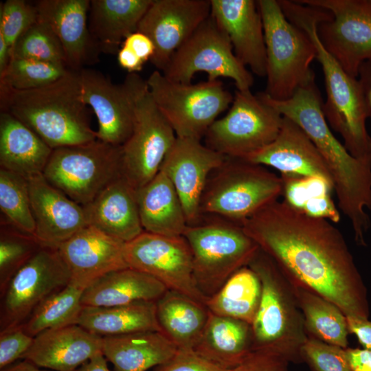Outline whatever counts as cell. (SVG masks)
<instances>
[{"instance_id": "6da1fadb", "label": "cell", "mask_w": 371, "mask_h": 371, "mask_svg": "<svg viewBox=\"0 0 371 371\" xmlns=\"http://www.w3.org/2000/svg\"><path fill=\"white\" fill-rule=\"evenodd\" d=\"M242 225L293 285L326 298L346 317L368 319L367 289L333 223L306 215L278 200Z\"/></svg>"}, {"instance_id": "7a4b0ae2", "label": "cell", "mask_w": 371, "mask_h": 371, "mask_svg": "<svg viewBox=\"0 0 371 371\" xmlns=\"http://www.w3.org/2000/svg\"><path fill=\"white\" fill-rule=\"evenodd\" d=\"M258 96L282 116L295 122L324 158L332 177L338 208L352 227L355 242L366 246L371 222V164L353 157L335 136L322 107L315 78L286 100H275L264 92Z\"/></svg>"}, {"instance_id": "3957f363", "label": "cell", "mask_w": 371, "mask_h": 371, "mask_svg": "<svg viewBox=\"0 0 371 371\" xmlns=\"http://www.w3.org/2000/svg\"><path fill=\"white\" fill-rule=\"evenodd\" d=\"M278 1L288 20L302 29L314 45L324 78L326 100L322 110L328 125L341 135L353 157L371 164V137L366 128L368 118L358 79L344 70L317 34L318 23L329 19L331 14L297 1Z\"/></svg>"}, {"instance_id": "277c9868", "label": "cell", "mask_w": 371, "mask_h": 371, "mask_svg": "<svg viewBox=\"0 0 371 371\" xmlns=\"http://www.w3.org/2000/svg\"><path fill=\"white\" fill-rule=\"evenodd\" d=\"M1 111L15 117L50 148L85 144L97 139L81 98L78 71L70 70L38 89H0Z\"/></svg>"}, {"instance_id": "5b68a950", "label": "cell", "mask_w": 371, "mask_h": 371, "mask_svg": "<svg viewBox=\"0 0 371 371\" xmlns=\"http://www.w3.org/2000/svg\"><path fill=\"white\" fill-rule=\"evenodd\" d=\"M248 266L261 282V296L251 324L252 350L278 354L290 362H302L308 336L294 286L276 262L260 248Z\"/></svg>"}, {"instance_id": "8992f818", "label": "cell", "mask_w": 371, "mask_h": 371, "mask_svg": "<svg viewBox=\"0 0 371 371\" xmlns=\"http://www.w3.org/2000/svg\"><path fill=\"white\" fill-rule=\"evenodd\" d=\"M282 182L266 168L241 158L226 157L210 175L201 203V215L243 223L279 200Z\"/></svg>"}, {"instance_id": "52a82bcc", "label": "cell", "mask_w": 371, "mask_h": 371, "mask_svg": "<svg viewBox=\"0 0 371 371\" xmlns=\"http://www.w3.org/2000/svg\"><path fill=\"white\" fill-rule=\"evenodd\" d=\"M183 236L192 251L195 284L207 298L248 266L259 249L242 225L216 216L202 215Z\"/></svg>"}, {"instance_id": "ba28073f", "label": "cell", "mask_w": 371, "mask_h": 371, "mask_svg": "<svg viewBox=\"0 0 371 371\" xmlns=\"http://www.w3.org/2000/svg\"><path fill=\"white\" fill-rule=\"evenodd\" d=\"M265 34L267 86L264 93L286 100L311 80L316 51L308 35L285 16L278 1L258 0Z\"/></svg>"}, {"instance_id": "9c48e42d", "label": "cell", "mask_w": 371, "mask_h": 371, "mask_svg": "<svg viewBox=\"0 0 371 371\" xmlns=\"http://www.w3.org/2000/svg\"><path fill=\"white\" fill-rule=\"evenodd\" d=\"M133 107L132 133L121 146L122 176L136 190L159 172L176 134L155 103L146 80L136 73L124 81Z\"/></svg>"}, {"instance_id": "30bf717a", "label": "cell", "mask_w": 371, "mask_h": 371, "mask_svg": "<svg viewBox=\"0 0 371 371\" xmlns=\"http://www.w3.org/2000/svg\"><path fill=\"white\" fill-rule=\"evenodd\" d=\"M43 175L50 184L84 207L122 177L121 146L96 139L53 149Z\"/></svg>"}, {"instance_id": "8fae6325", "label": "cell", "mask_w": 371, "mask_h": 371, "mask_svg": "<svg viewBox=\"0 0 371 371\" xmlns=\"http://www.w3.org/2000/svg\"><path fill=\"white\" fill-rule=\"evenodd\" d=\"M146 80L155 103L180 138L201 140L234 98L219 80L185 84L156 69Z\"/></svg>"}, {"instance_id": "7c38bea8", "label": "cell", "mask_w": 371, "mask_h": 371, "mask_svg": "<svg viewBox=\"0 0 371 371\" xmlns=\"http://www.w3.org/2000/svg\"><path fill=\"white\" fill-rule=\"evenodd\" d=\"M283 116L254 95L236 90L230 109L205 135V146L226 157L245 158L271 143L278 136Z\"/></svg>"}, {"instance_id": "4fadbf2b", "label": "cell", "mask_w": 371, "mask_h": 371, "mask_svg": "<svg viewBox=\"0 0 371 371\" xmlns=\"http://www.w3.org/2000/svg\"><path fill=\"white\" fill-rule=\"evenodd\" d=\"M207 74L208 80L228 78L237 90H249L254 84L252 74L236 56L229 37L210 16L175 52L161 72L168 79L191 83L198 72Z\"/></svg>"}, {"instance_id": "5bb4252c", "label": "cell", "mask_w": 371, "mask_h": 371, "mask_svg": "<svg viewBox=\"0 0 371 371\" xmlns=\"http://www.w3.org/2000/svg\"><path fill=\"white\" fill-rule=\"evenodd\" d=\"M70 282L58 249L42 246L1 291L0 332L23 325L41 302Z\"/></svg>"}, {"instance_id": "9a60e30c", "label": "cell", "mask_w": 371, "mask_h": 371, "mask_svg": "<svg viewBox=\"0 0 371 371\" xmlns=\"http://www.w3.org/2000/svg\"><path fill=\"white\" fill-rule=\"evenodd\" d=\"M331 16L317 25L319 38L344 70L357 78L361 65L371 59V0H300Z\"/></svg>"}, {"instance_id": "2e32d148", "label": "cell", "mask_w": 371, "mask_h": 371, "mask_svg": "<svg viewBox=\"0 0 371 371\" xmlns=\"http://www.w3.org/2000/svg\"><path fill=\"white\" fill-rule=\"evenodd\" d=\"M124 257L128 267L154 277L169 290L205 304L207 297L195 284L192 254L183 236L144 231L125 243Z\"/></svg>"}, {"instance_id": "e0dca14e", "label": "cell", "mask_w": 371, "mask_h": 371, "mask_svg": "<svg viewBox=\"0 0 371 371\" xmlns=\"http://www.w3.org/2000/svg\"><path fill=\"white\" fill-rule=\"evenodd\" d=\"M211 14L210 0H153L137 31L153 42L150 59L163 72L175 52Z\"/></svg>"}, {"instance_id": "ac0fdd59", "label": "cell", "mask_w": 371, "mask_h": 371, "mask_svg": "<svg viewBox=\"0 0 371 371\" xmlns=\"http://www.w3.org/2000/svg\"><path fill=\"white\" fill-rule=\"evenodd\" d=\"M225 158L201 140L177 137L166 155L161 170L181 199L188 225L200 220V203L208 178Z\"/></svg>"}, {"instance_id": "d6986e66", "label": "cell", "mask_w": 371, "mask_h": 371, "mask_svg": "<svg viewBox=\"0 0 371 371\" xmlns=\"http://www.w3.org/2000/svg\"><path fill=\"white\" fill-rule=\"evenodd\" d=\"M81 98L90 106L98 120L97 139L122 146L130 137L133 124V107L126 84L113 83L99 71H78Z\"/></svg>"}, {"instance_id": "ffe728a7", "label": "cell", "mask_w": 371, "mask_h": 371, "mask_svg": "<svg viewBox=\"0 0 371 371\" xmlns=\"http://www.w3.org/2000/svg\"><path fill=\"white\" fill-rule=\"evenodd\" d=\"M125 243L87 225L58 247L71 276V283L85 289L100 278L128 267Z\"/></svg>"}, {"instance_id": "44dd1931", "label": "cell", "mask_w": 371, "mask_h": 371, "mask_svg": "<svg viewBox=\"0 0 371 371\" xmlns=\"http://www.w3.org/2000/svg\"><path fill=\"white\" fill-rule=\"evenodd\" d=\"M28 182L34 236L42 246L58 249L89 225L84 207L50 184L43 173Z\"/></svg>"}, {"instance_id": "7402d4cb", "label": "cell", "mask_w": 371, "mask_h": 371, "mask_svg": "<svg viewBox=\"0 0 371 371\" xmlns=\"http://www.w3.org/2000/svg\"><path fill=\"white\" fill-rule=\"evenodd\" d=\"M211 16L226 33L237 58L252 73L266 76L263 23L257 1L210 0Z\"/></svg>"}, {"instance_id": "603a6c76", "label": "cell", "mask_w": 371, "mask_h": 371, "mask_svg": "<svg viewBox=\"0 0 371 371\" xmlns=\"http://www.w3.org/2000/svg\"><path fill=\"white\" fill-rule=\"evenodd\" d=\"M89 0H40L38 17L52 28L63 49L66 65L74 71L96 61L100 51L87 24Z\"/></svg>"}, {"instance_id": "cb8c5ba5", "label": "cell", "mask_w": 371, "mask_h": 371, "mask_svg": "<svg viewBox=\"0 0 371 371\" xmlns=\"http://www.w3.org/2000/svg\"><path fill=\"white\" fill-rule=\"evenodd\" d=\"M243 159L273 168L280 174L321 177L333 185L328 166L314 144L295 122L284 116L276 138Z\"/></svg>"}, {"instance_id": "d4e9b609", "label": "cell", "mask_w": 371, "mask_h": 371, "mask_svg": "<svg viewBox=\"0 0 371 371\" xmlns=\"http://www.w3.org/2000/svg\"><path fill=\"white\" fill-rule=\"evenodd\" d=\"M102 349V337L73 324L40 333L22 358L54 371H76Z\"/></svg>"}, {"instance_id": "484cf974", "label": "cell", "mask_w": 371, "mask_h": 371, "mask_svg": "<svg viewBox=\"0 0 371 371\" xmlns=\"http://www.w3.org/2000/svg\"><path fill=\"white\" fill-rule=\"evenodd\" d=\"M84 208L89 225L125 243L144 231L137 190L123 176L110 183Z\"/></svg>"}, {"instance_id": "4316f807", "label": "cell", "mask_w": 371, "mask_h": 371, "mask_svg": "<svg viewBox=\"0 0 371 371\" xmlns=\"http://www.w3.org/2000/svg\"><path fill=\"white\" fill-rule=\"evenodd\" d=\"M177 349L160 331L102 337V352L114 371H146L168 361Z\"/></svg>"}, {"instance_id": "83f0119b", "label": "cell", "mask_w": 371, "mask_h": 371, "mask_svg": "<svg viewBox=\"0 0 371 371\" xmlns=\"http://www.w3.org/2000/svg\"><path fill=\"white\" fill-rule=\"evenodd\" d=\"M52 150L22 122L9 113L1 111V168L29 179L43 173Z\"/></svg>"}, {"instance_id": "f1b7e54d", "label": "cell", "mask_w": 371, "mask_h": 371, "mask_svg": "<svg viewBox=\"0 0 371 371\" xmlns=\"http://www.w3.org/2000/svg\"><path fill=\"white\" fill-rule=\"evenodd\" d=\"M144 231L164 236H183L188 225L181 199L167 175L159 172L137 190Z\"/></svg>"}, {"instance_id": "f546056e", "label": "cell", "mask_w": 371, "mask_h": 371, "mask_svg": "<svg viewBox=\"0 0 371 371\" xmlns=\"http://www.w3.org/2000/svg\"><path fill=\"white\" fill-rule=\"evenodd\" d=\"M168 290L154 277L127 267L106 273L82 293V306H112L137 301L156 302Z\"/></svg>"}, {"instance_id": "4dcf8cb0", "label": "cell", "mask_w": 371, "mask_h": 371, "mask_svg": "<svg viewBox=\"0 0 371 371\" xmlns=\"http://www.w3.org/2000/svg\"><path fill=\"white\" fill-rule=\"evenodd\" d=\"M153 0H91L90 34L100 51L115 53L139 24Z\"/></svg>"}, {"instance_id": "1f68e13d", "label": "cell", "mask_w": 371, "mask_h": 371, "mask_svg": "<svg viewBox=\"0 0 371 371\" xmlns=\"http://www.w3.org/2000/svg\"><path fill=\"white\" fill-rule=\"evenodd\" d=\"M252 347L251 324L210 312L194 350L204 358L233 370L252 351Z\"/></svg>"}, {"instance_id": "d6a6232c", "label": "cell", "mask_w": 371, "mask_h": 371, "mask_svg": "<svg viewBox=\"0 0 371 371\" xmlns=\"http://www.w3.org/2000/svg\"><path fill=\"white\" fill-rule=\"evenodd\" d=\"M155 302L161 332L178 348L194 349L208 319L205 304L169 289Z\"/></svg>"}, {"instance_id": "836d02e7", "label": "cell", "mask_w": 371, "mask_h": 371, "mask_svg": "<svg viewBox=\"0 0 371 371\" xmlns=\"http://www.w3.org/2000/svg\"><path fill=\"white\" fill-rule=\"evenodd\" d=\"M78 324L100 337L160 331L156 302L137 301L112 306H83Z\"/></svg>"}, {"instance_id": "e575fe53", "label": "cell", "mask_w": 371, "mask_h": 371, "mask_svg": "<svg viewBox=\"0 0 371 371\" xmlns=\"http://www.w3.org/2000/svg\"><path fill=\"white\" fill-rule=\"evenodd\" d=\"M261 296V282L249 266L236 271L205 306L212 313L246 322L251 325Z\"/></svg>"}, {"instance_id": "d590c367", "label": "cell", "mask_w": 371, "mask_h": 371, "mask_svg": "<svg viewBox=\"0 0 371 371\" xmlns=\"http://www.w3.org/2000/svg\"><path fill=\"white\" fill-rule=\"evenodd\" d=\"M282 200L306 215L324 218L335 223L340 211L332 198V183L318 176L280 174Z\"/></svg>"}, {"instance_id": "8d00e7d4", "label": "cell", "mask_w": 371, "mask_h": 371, "mask_svg": "<svg viewBox=\"0 0 371 371\" xmlns=\"http://www.w3.org/2000/svg\"><path fill=\"white\" fill-rule=\"evenodd\" d=\"M308 336L342 348L350 334L346 316L333 302L313 291L294 286Z\"/></svg>"}, {"instance_id": "74e56055", "label": "cell", "mask_w": 371, "mask_h": 371, "mask_svg": "<svg viewBox=\"0 0 371 371\" xmlns=\"http://www.w3.org/2000/svg\"><path fill=\"white\" fill-rule=\"evenodd\" d=\"M84 289L69 283L41 302L21 325L32 337L53 328L78 324Z\"/></svg>"}, {"instance_id": "f35d334b", "label": "cell", "mask_w": 371, "mask_h": 371, "mask_svg": "<svg viewBox=\"0 0 371 371\" xmlns=\"http://www.w3.org/2000/svg\"><path fill=\"white\" fill-rule=\"evenodd\" d=\"M1 223L34 236L28 179L0 168Z\"/></svg>"}, {"instance_id": "ab89813d", "label": "cell", "mask_w": 371, "mask_h": 371, "mask_svg": "<svg viewBox=\"0 0 371 371\" xmlns=\"http://www.w3.org/2000/svg\"><path fill=\"white\" fill-rule=\"evenodd\" d=\"M65 65L43 60L11 58L0 76V89L26 91L48 85L67 74Z\"/></svg>"}, {"instance_id": "60d3db41", "label": "cell", "mask_w": 371, "mask_h": 371, "mask_svg": "<svg viewBox=\"0 0 371 371\" xmlns=\"http://www.w3.org/2000/svg\"><path fill=\"white\" fill-rule=\"evenodd\" d=\"M0 227V292L42 247L36 237L8 224Z\"/></svg>"}, {"instance_id": "b9f144b4", "label": "cell", "mask_w": 371, "mask_h": 371, "mask_svg": "<svg viewBox=\"0 0 371 371\" xmlns=\"http://www.w3.org/2000/svg\"><path fill=\"white\" fill-rule=\"evenodd\" d=\"M11 58L34 59L67 67L59 40L50 26L38 17L16 40L11 49Z\"/></svg>"}, {"instance_id": "7bdbcfd3", "label": "cell", "mask_w": 371, "mask_h": 371, "mask_svg": "<svg viewBox=\"0 0 371 371\" xmlns=\"http://www.w3.org/2000/svg\"><path fill=\"white\" fill-rule=\"evenodd\" d=\"M38 19L34 4L7 0L0 5V34L11 49L19 36Z\"/></svg>"}, {"instance_id": "ee69618b", "label": "cell", "mask_w": 371, "mask_h": 371, "mask_svg": "<svg viewBox=\"0 0 371 371\" xmlns=\"http://www.w3.org/2000/svg\"><path fill=\"white\" fill-rule=\"evenodd\" d=\"M301 357L313 371H352L345 355V348L308 336Z\"/></svg>"}, {"instance_id": "f6af8a7d", "label": "cell", "mask_w": 371, "mask_h": 371, "mask_svg": "<svg viewBox=\"0 0 371 371\" xmlns=\"http://www.w3.org/2000/svg\"><path fill=\"white\" fill-rule=\"evenodd\" d=\"M153 371H232L196 353L194 349L178 348L174 356Z\"/></svg>"}, {"instance_id": "bcb514c9", "label": "cell", "mask_w": 371, "mask_h": 371, "mask_svg": "<svg viewBox=\"0 0 371 371\" xmlns=\"http://www.w3.org/2000/svg\"><path fill=\"white\" fill-rule=\"evenodd\" d=\"M34 337L26 333L22 326L0 332V368L12 365L22 358L29 350Z\"/></svg>"}, {"instance_id": "7dc6e473", "label": "cell", "mask_w": 371, "mask_h": 371, "mask_svg": "<svg viewBox=\"0 0 371 371\" xmlns=\"http://www.w3.org/2000/svg\"><path fill=\"white\" fill-rule=\"evenodd\" d=\"M290 361L269 351L252 350L232 371H289Z\"/></svg>"}, {"instance_id": "c3c4849f", "label": "cell", "mask_w": 371, "mask_h": 371, "mask_svg": "<svg viewBox=\"0 0 371 371\" xmlns=\"http://www.w3.org/2000/svg\"><path fill=\"white\" fill-rule=\"evenodd\" d=\"M122 45L131 49L144 63L150 60L155 52V45L150 37L139 31L128 35Z\"/></svg>"}, {"instance_id": "681fc988", "label": "cell", "mask_w": 371, "mask_h": 371, "mask_svg": "<svg viewBox=\"0 0 371 371\" xmlns=\"http://www.w3.org/2000/svg\"><path fill=\"white\" fill-rule=\"evenodd\" d=\"M346 318L350 333L357 337L363 348L371 350V321L354 317Z\"/></svg>"}, {"instance_id": "f907efd6", "label": "cell", "mask_w": 371, "mask_h": 371, "mask_svg": "<svg viewBox=\"0 0 371 371\" xmlns=\"http://www.w3.org/2000/svg\"><path fill=\"white\" fill-rule=\"evenodd\" d=\"M345 355L352 371H371V350L346 348Z\"/></svg>"}, {"instance_id": "816d5d0a", "label": "cell", "mask_w": 371, "mask_h": 371, "mask_svg": "<svg viewBox=\"0 0 371 371\" xmlns=\"http://www.w3.org/2000/svg\"><path fill=\"white\" fill-rule=\"evenodd\" d=\"M357 79L362 93L368 118L371 120V59L365 61L361 65Z\"/></svg>"}, {"instance_id": "f5cc1de1", "label": "cell", "mask_w": 371, "mask_h": 371, "mask_svg": "<svg viewBox=\"0 0 371 371\" xmlns=\"http://www.w3.org/2000/svg\"><path fill=\"white\" fill-rule=\"evenodd\" d=\"M117 61L120 67L129 74L141 71L145 63L131 49L124 45L117 52Z\"/></svg>"}, {"instance_id": "db71d44e", "label": "cell", "mask_w": 371, "mask_h": 371, "mask_svg": "<svg viewBox=\"0 0 371 371\" xmlns=\"http://www.w3.org/2000/svg\"><path fill=\"white\" fill-rule=\"evenodd\" d=\"M76 371H111L107 366L106 359L102 352H100L82 364Z\"/></svg>"}, {"instance_id": "11a10c76", "label": "cell", "mask_w": 371, "mask_h": 371, "mask_svg": "<svg viewBox=\"0 0 371 371\" xmlns=\"http://www.w3.org/2000/svg\"><path fill=\"white\" fill-rule=\"evenodd\" d=\"M11 59L10 48L3 36L0 34V76L3 75L7 69Z\"/></svg>"}, {"instance_id": "9f6ffc18", "label": "cell", "mask_w": 371, "mask_h": 371, "mask_svg": "<svg viewBox=\"0 0 371 371\" xmlns=\"http://www.w3.org/2000/svg\"><path fill=\"white\" fill-rule=\"evenodd\" d=\"M40 368L32 362L24 359V361L12 364L2 369L1 371H47Z\"/></svg>"}]
</instances>
